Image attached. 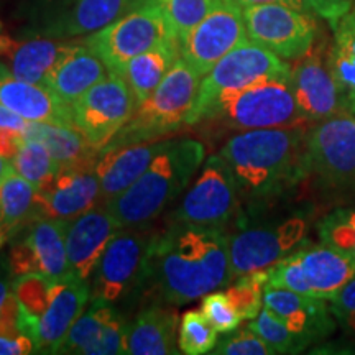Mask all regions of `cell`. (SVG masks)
Returning a JSON list of instances; mask_svg holds the SVG:
<instances>
[{
  "instance_id": "cell-1",
  "label": "cell",
  "mask_w": 355,
  "mask_h": 355,
  "mask_svg": "<svg viewBox=\"0 0 355 355\" xmlns=\"http://www.w3.org/2000/svg\"><path fill=\"white\" fill-rule=\"evenodd\" d=\"M232 278L229 239L219 229L175 222L153 235L146 283L165 303H191Z\"/></svg>"
},
{
  "instance_id": "cell-2",
  "label": "cell",
  "mask_w": 355,
  "mask_h": 355,
  "mask_svg": "<svg viewBox=\"0 0 355 355\" xmlns=\"http://www.w3.org/2000/svg\"><path fill=\"white\" fill-rule=\"evenodd\" d=\"M304 137L298 125L243 130L230 137L219 155L232 168L239 193L255 199L272 198L309 171Z\"/></svg>"
},
{
  "instance_id": "cell-3",
  "label": "cell",
  "mask_w": 355,
  "mask_h": 355,
  "mask_svg": "<svg viewBox=\"0 0 355 355\" xmlns=\"http://www.w3.org/2000/svg\"><path fill=\"white\" fill-rule=\"evenodd\" d=\"M206 157L201 141L193 139L168 140L152 165L130 188L105 204L122 229L153 220L188 188L191 178Z\"/></svg>"
},
{
  "instance_id": "cell-4",
  "label": "cell",
  "mask_w": 355,
  "mask_h": 355,
  "mask_svg": "<svg viewBox=\"0 0 355 355\" xmlns=\"http://www.w3.org/2000/svg\"><path fill=\"white\" fill-rule=\"evenodd\" d=\"M199 86L201 76L180 56L153 94L141 102L104 148L152 141L180 130L183 125H189Z\"/></svg>"
},
{
  "instance_id": "cell-5",
  "label": "cell",
  "mask_w": 355,
  "mask_h": 355,
  "mask_svg": "<svg viewBox=\"0 0 355 355\" xmlns=\"http://www.w3.org/2000/svg\"><path fill=\"white\" fill-rule=\"evenodd\" d=\"M202 121H219L242 132L296 127L304 122L293 96L290 78L265 79L220 97L204 112Z\"/></svg>"
},
{
  "instance_id": "cell-6",
  "label": "cell",
  "mask_w": 355,
  "mask_h": 355,
  "mask_svg": "<svg viewBox=\"0 0 355 355\" xmlns=\"http://www.w3.org/2000/svg\"><path fill=\"white\" fill-rule=\"evenodd\" d=\"M290 74L291 66L283 61V58L250 38L243 40L202 78L189 125L201 122L204 112L220 97L234 94L265 79L290 78Z\"/></svg>"
},
{
  "instance_id": "cell-7",
  "label": "cell",
  "mask_w": 355,
  "mask_h": 355,
  "mask_svg": "<svg viewBox=\"0 0 355 355\" xmlns=\"http://www.w3.org/2000/svg\"><path fill=\"white\" fill-rule=\"evenodd\" d=\"M176 38L157 0L132 8L121 19L92 33L84 44L101 56L109 71H119L132 58Z\"/></svg>"
},
{
  "instance_id": "cell-8",
  "label": "cell",
  "mask_w": 355,
  "mask_h": 355,
  "mask_svg": "<svg viewBox=\"0 0 355 355\" xmlns=\"http://www.w3.org/2000/svg\"><path fill=\"white\" fill-rule=\"evenodd\" d=\"M153 235L144 232L115 235L91 275V301L114 304L146 283Z\"/></svg>"
},
{
  "instance_id": "cell-9",
  "label": "cell",
  "mask_w": 355,
  "mask_h": 355,
  "mask_svg": "<svg viewBox=\"0 0 355 355\" xmlns=\"http://www.w3.org/2000/svg\"><path fill=\"white\" fill-rule=\"evenodd\" d=\"M239 202V184L232 168L220 155H211L171 214L173 222L220 229L232 219Z\"/></svg>"
},
{
  "instance_id": "cell-10",
  "label": "cell",
  "mask_w": 355,
  "mask_h": 355,
  "mask_svg": "<svg viewBox=\"0 0 355 355\" xmlns=\"http://www.w3.org/2000/svg\"><path fill=\"white\" fill-rule=\"evenodd\" d=\"M137 109L130 87L119 73L109 71L73 105V127L86 137L94 148L110 144Z\"/></svg>"
},
{
  "instance_id": "cell-11",
  "label": "cell",
  "mask_w": 355,
  "mask_h": 355,
  "mask_svg": "<svg viewBox=\"0 0 355 355\" xmlns=\"http://www.w3.org/2000/svg\"><path fill=\"white\" fill-rule=\"evenodd\" d=\"M308 170L329 188L355 186V115L344 112L319 122L304 137Z\"/></svg>"
},
{
  "instance_id": "cell-12",
  "label": "cell",
  "mask_w": 355,
  "mask_h": 355,
  "mask_svg": "<svg viewBox=\"0 0 355 355\" xmlns=\"http://www.w3.org/2000/svg\"><path fill=\"white\" fill-rule=\"evenodd\" d=\"M247 37L283 60H300L313 48L318 25L313 13L282 3L243 8Z\"/></svg>"
},
{
  "instance_id": "cell-13",
  "label": "cell",
  "mask_w": 355,
  "mask_h": 355,
  "mask_svg": "<svg viewBox=\"0 0 355 355\" xmlns=\"http://www.w3.org/2000/svg\"><path fill=\"white\" fill-rule=\"evenodd\" d=\"M247 38L243 8L234 0H214L211 12L181 43V58L204 78Z\"/></svg>"
},
{
  "instance_id": "cell-14",
  "label": "cell",
  "mask_w": 355,
  "mask_h": 355,
  "mask_svg": "<svg viewBox=\"0 0 355 355\" xmlns=\"http://www.w3.org/2000/svg\"><path fill=\"white\" fill-rule=\"evenodd\" d=\"M308 232L303 217H290L275 225L243 229L229 239L234 277L266 270L290 255Z\"/></svg>"
},
{
  "instance_id": "cell-15",
  "label": "cell",
  "mask_w": 355,
  "mask_h": 355,
  "mask_svg": "<svg viewBox=\"0 0 355 355\" xmlns=\"http://www.w3.org/2000/svg\"><path fill=\"white\" fill-rule=\"evenodd\" d=\"M290 86L304 122H322L344 114V104L329 64L326 43L301 56L291 68Z\"/></svg>"
},
{
  "instance_id": "cell-16",
  "label": "cell",
  "mask_w": 355,
  "mask_h": 355,
  "mask_svg": "<svg viewBox=\"0 0 355 355\" xmlns=\"http://www.w3.org/2000/svg\"><path fill=\"white\" fill-rule=\"evenodd\" d=\"M91 300V286L78 275H69L58 282L55 296L44 314L26 331L37 352L58 354L73 324L86 309Z\"/></svg>"
},
{
  "instance_id": "cell-17",
  "label": "cell",
  "mask_w": 355,
  "mask_h": 355,
  "mask_svg": "<svg viewBox=\"0 0 355 355\" xmlns=\"http://www.w3.org/2000/svg\"><path fill=\"white\" fill-rule=\"evenodd\" d=\"M125 329L127 324L110 303L92 301L91 308L73 324L58 354H123Z\"/></svg>"
},
{
  "instance_id": "cell-18",
  "label": "cell",
  "mask_w": 355,
  "mask_h": 355,
  "mask_svg": "<svg viewBox=\"0 0 355 355\" xmlns=\"http://www.w3.org/2000/svg\"><path fill=\"white\" fill-rule=\"evenodd\" d=\"M101 198V183L92 170H61L38 188L40 214L71 220L92 209Z\"/></svg>"
},
{
  "instance_id": "cell-19",
  "label": "cell",
  "mask_w": 355,
  "mask_h": 355,
  "mask_svg": "<svg viewBox=\"0 0 355 355\" xmlns=\"http://www.w3.org/2000/svg\"><path fill=\"white\" fill-rule=\"evenodd\" d=\"M263 308L273 313L301 343L309 345L334 329L326 301L298 295L285 288L265 286Z\"/></svg>"
},
{
  "instance_id": "cell-20",
  "label": "cell",
  "mask_w": 355,
  "mask_h": 355,
  "mask_svg": "<svg viewBox=\"0 0 355 355\" xmlns=\"http://www.w3.org/2000/svg\"><path fill=\"white\" fill-rule=\"evenodd\" d=\"M121 230V224L107 207L89 209L71 220L66 230V248L73 273L87 282L109 242Z\"/></svg>"
},
{
  "instance_id": "cell-21",
  "label": "cell",
  "mask_w": 355,
  "mask_h": 355,
  "mask_svg": "<svg viewBox=\"0 0 355 355\" xmlns=\"http://www.w3.org/2000/svg\"><path fill=\"white\" fill-rule=\"evenodd\" d=\"M168 145V140L141 141L115 148H102L94 171L101 183V198L107 204L130 188L152 165L155 157Z\"/></svg>"
},
{
  "instance_id": "cell-22",
  "label": "cell",
  "mask_w": 355,
  "mask_h": 355,
  "mask_svg": "<svg viewBox=\"0 0 355 355\" xmlns=\"http://www.w3.org/2000/svg\"><path fill=\"white\" fill-rule=\"evenodd\" d=\"M76 46L78 44L43 38H35L30 42H12L8 38H0V55L8 60L7 69L15 78L43 87H48L51 74L76 50Z\"/></svg>"
},
{
  "instance_id": "cell-23",
  "label": "cell",
  "mask_w": 355,
  "mask_h": 355,
  "mask_svg": "<svg viewBox=\"0 0 355 355\" xmlns=\"http://www.w3.org/2000/svg\"><path fill=\"white\" fill-rule=\"evenodd\" d=\"M0 104L19 114L26 122L73 125V109L66 107L51 89L15 78L6 64H0Z\"/></svg>"
},
{
  "instance_id": "cell-24",
  "label": "cell",
  "mask_w": 355,
  "mask_h": 355,
  "mask_svg": "<svg viewBox=\"0 0 355 355\" xmlns=\"http://www.w3.org/2000/svg\"><path fill=\"white\" fill-rule=\"evenodd\" d=\"M24 139L40 140L46 146L58 170H92L99 158L97 150L76 127L56 122H28Z\"/></svg>"
},
{
  "instance_id": "cell-25",
  "label": "cell",
  "mask_w": 355,
  "mask_h": 355,
  "mask_svg": "<svg viewBox=\"0 0 355 355\" xmlns=\"http://www.w3.org/2000/svg\"><path fill=\"white\" fill-rule=\"evenodd\" d=\"M304 277L313 298L331 301L350 279L355 278V260L329 245L300 248Z\"/></svg>"
},
{
  "instance_id": "cell-26",
  "label": "cell",
  "mask_w": 355,
  "mask_h": 355,
  "mask_svg": "<svg viewBox=\"0 0 355 355\" xmlns=\"http://www.w3.org/2000/svg\"><path fill=\"white\" fill-rule=\"evenodd\" d=\"M176 332L178 314L175 311L162 308V306L146 308L127 326L123 354H176Z\"/></svg>"
},
{
  "instance_id": "cell-27",
  "label": "cell",
  "mask_w": 355,
  "mask_h": 355,
  "mask_svg": "<svg viewBox=\"0 0 355 355\" xmlns=\"http://www.w3.org/2000/svg\"><path fill=\"white\" fill-rule=\"evenodd\" d=\"M107 74L109 68L101 60V56L86 44H78L76 50L51 74L48 89L55 92V96L66 107L73 109V105L89 89L94 87Z\"/></svg>"
},
{
  "instance_id": "cell-28",
  "label": "cell",
  "mask_w": 355,
  "mask_h": 355,
  "mask_svg": "<svg viewBox=\"0 0 355 355\" xmlns=\"http://www.w3.org/2000/svg\"><path fill=\"white\" fill-rule=\"evenodd\" d=\"M68 224L69 220L55 217H38L32 224L24 242L32 250L38 273L53 279H63L74 275L66 248Z\"/></svg>"
},
{
  "instance_id": "cell-29",
  "label": "cell",
  "mask_w": 355,
  "mask_h": 355,
  "mask_svg": "<svg viewBox=\"0 0 355 355\" xmlns=\"http://www.w3.org/2000/svg\"><path fill=\"white\" fill-rule=\"evenodd\" d=\"M181 56V42L178 38L166 40L152 50L128 60L121 69L115 71L125 79L135 97L137 107L153 94L168 71L173 68L178 58Z\"/></svg>"
},
{
  "instance_id": "cell-30",
  "label": "cell",
  "mask_w": 355,
  "mask_h": 355,
  "mask_svg": "<svg viewBox=\"0 0 355 355\" xmlns=\"http://www.w3.org/2000/svg\"><path fill=\"white\" fill-rule=\"evenodd\" d=\"M332 30L329 64L345 112L355 115V2Z\"/></svg>"
},
{
  "instance_id": "cell-31",
  "label": "cell",
  "mask_w": 355,
  "mask_h": 355,
  "mask_svg": "<svg viewBox=\"0 0 355 355\" xmlns=\"http://www.w3.org/2000/svg\"><path fill=\"white\" fill-rule=\"evenodd\" d=\"M58 282L43 273H28L15 277L12 285V293L19 301V326L21 334L26 336V331L32 324L40 319L51 304L55 296Z\"/></svg>"
},
{
  "instance_id": "cell-32",
  "label": "cell",
  "mask_w": 355,
  "mask_h": 355,
  "mask_svg": "<svg viewBox=\"0 0 355 355\" xmlns=\"http://www.w3.org/2000/svg\"><path fill=\"white\" fill-rule=\"evenodd\" d=\"M38 188L19 173H13L0 184L2 227L13 230L40 214L37 202Z\"/></svg>"
},
{
  "instance_id": "cell-33",
  "label": "cell",
  "mask_w": 355,
  "mask_h": 355,
  "mask_svg": "<svg viewBox=\"0 0 355 355\" xmlns=\"http://www.w3.org/2000/svg\"><path fill=\"white\" fill-rule=\"evenodd\" d=\"M15 173L24 176L26 181L42 188L56 175L58 166L50 152L40 140H24L19 153L12 159Z\"/></svg>"
},
{
  "instance_id": "cell-34",
  "label": "cell",
  "mask_w": 355,
  "mask_h": 355,
  "mask_svg": "<svg viewBox=\"0 0 355 355\" xmlns=\"http://www.w3.org/2000/svg\"><path fill=\"white\" fill-rule=\"evenodd\" d=\"M319 241L355 260V207H340L318 225Z\"/></svg>"
},
{
  "instance_id": "cell-35",
  "label": "cell",
  "mask_w": 355,
  "mask_h": 355,
  "mask_svg": "<svg viewBox=\"0 0 355 355\" xmlns=\"http://www.w3.org/2000/svg\"><path fill=\"white\" fill-rule=\"evenodd\" d=\"M268 283V270L245 273L225 291L242 319H254L263 306V293Z\"/></svg>"
},
{
  "instance_id": "cell-36",
  "label": "cell",
  "mask_w": 355,
  "mask_h": 355,
  "mask_svg": "<svg viewBox=\"0 0 355 355\" xmlns=\"http://www.w3.org/2000/svg\"><path fill=\"white\" fill-rule=\"evenodd\" d=\"M217 334L201 311H186L181 316L178 347L186 355L209 354L217 344Z\"/></svg>"
},
{
  "instance_id": "cell-37",
  "label": "cell",
  "mask_w": 355,
  "mask_h": 355,
  "mask_svg": "<svg viewBox=\"0 0 355 355\" xmlns=\"http://www.w3.org/2000/svg\"><path fill=\"white\" fill-rule=\"evenodd\" d=\"M173 33L183 43L191 30L211 12L214 0H157Z\"/></svg>"
},
{
  "instance_id": "cell-38",
  "label": "cell",
  "mask_w": 355,
  "mask_h": 355,
  "mask_svg": "<svg viewBox=\"0 0 355 355\" xmlns=\"http://www.w3.org/2000/svg\"><path fill=\"white\" fill-rule=\"evenodd\" d=\"M248 327L272 347L275 354H295L304 349V344L268 309H260L257 318L250 319Z\"/></svg>"
},
{
  "instance_id": "cell-39",
  "label": "cell",
  "mask_w": 355,
  "mask_h": 355,
  "mask_svg": "<svg viewBox=\"0 0 355 355\" xmlns=\"http://www.w3.org/2000/svg\"><path fill=\"white\" fill-rule=\"evenodd\" d=\"M201 313L219 334H232L243 321L225 291H212L202 296Z\"/></svg>"
},
{
  "instance_id": "cell-40",
  "label": "cell",
  "mask_w": 355,
  "mask_h": 355,
  "mask_svg": "<svg viewBox=\"0 0 355 355\" xmlns=\"http://www.w3.org/2000/svg\"><path fill=\"white\" fill-rule=\"evenodd\" d=\"M266 270H268V283H266V286L285 288V290L295 291L298 295L313 296L311 295L308 279L304 277L303 266H301L298 252L286 255L285 259L278 260L277 263Z\"/></svg>"
},
{
  "instance_id": "cell-41",
  "label": "cell",
  "mask_w": 355,
  "mask_h": 355,
  "mask_svg": "<svg viewBox=\"0 0 355 355\" xmlns=\"http://www.w3.org/2000/svg\"><path fill=\"white\" fill-rule=\"evenodd\" d=\"M212 354L217 355H270L275 354L272 347L261 337L255 334L250 327L239 331L237 334L225 337L216 347Z\"/></svg>"
},
{
  "instance_id": "cell-42",
  "label": "cell",
  "mask_w": 355,
  "mask_h": 355,
  "mask_svg": "<svg viewBox=\"0 0 355 355\" xmlns=\"http://www.w3.org/2000/svg\"><path fill=\"white\" fill-rule=\"evenodd\" d=\"M329 309L332 316H336L345 327L355 332V278L350 279L331 300Z\"/></svg>"
},
{
  "instance_id": "cell-43",
  "label": "cell",
  "mask_w": 355,
  "mask_h": 355,
  "mask_svg": "<svg viewBox=\"0 0 355 355\" xmlns=\"http://www.w3.org/2000/svg\"><path fill=\"white\" fill-rule=\"evenodd\" d=\"M355 0H304L309 10L327 20L332 28L352 8Z\"/></svg>"
},
{
  "instance_id": "cell-44",
  "label": "cell",
  "mask_w": 355,
  "mask_h": 355,
  "mask_svg": "<svg viewBox=\"0 0 355 355\" xmlns=\"http://www.w3.org/2000/svg\"><path fill=\"white\" fill-rule=\"evenodd\" d=\"M37 350L32 337L0 334V355H26Z\"/></svg>"
},
{
  "instance_id": "cell-45",
  "label": "cell",
  "mask_w": 355,
  "mask_h": 355,
  "mask_svg": "<svg viewBox=\"0 0 355 355\" xmlns=\"http://www.w3.org/2000/svg\"><path fill=\"white\" fill-rule=\"evenodd\" d=\"M24 140V132L0 127V155L8 159H13L15 155L19 153Z\"/></svg>"
},
{
  "instance_id": "cell-46",
  "label": "cell",
  "mask_w": 355,
  "mask_h": 355,
  "mask_svg": "<svg viewBox=\"0 0 355 355\" xmlns=\"http://www.w3.org/2000/svg\"><path fill=\"white\" fill-rule=\"evenodd\" d=\"M26 125H28V122L24 117H20L19 114H15L3 104H0V127L24 132Z\"/></svg>"
},
{
  "instance_id": "cell-47",
  "label": "cell",
  "mask_w": 355,
  "mask_h": 355,
  "mask_svg": "<svg viewBox=\"0 0 355 355\" xmlns=\"http://www.w3.org/2000/svg\"><path fill=\"white\" fill-rule=\"evenodd\" d=\"M234 2H237L242 8L252 6H263V3H282V6L296 8V10L313 13L309 10V7L304 3V0H234Z\"/></svg>"
},
{
  "instance_id": "cell-48",
  "label": "cell",
  "mask_w": 355,
  "mask_h": 355,
  "mask_svg": "<svg viewBox=\"0 0 355 355\" xmlns=\"http://www.w3.org/2000/svg\"><path fill=\"white\" fill-rule=\"evenodd\" d=\"M15 173V168H13V162L6 157L0 155V184L7 180L8 176Z\"/></svg>"
},
{
  "instance_id": "cell-49",
  "label": "cell",
  "mask_w": 355,
  "mask_h": 355,
  "mask_svg": "<svg viewBox=\"0 0 355 355\" xmlns=\"http://www.w3.org/2000/svg\"><path fill=\"white\" fill-rule=\"evenodd\" d=\"M8 295H10V282H8L6 275L0 273V311H2V306L6 303Z\"/></svg>"
},
{
  "instance_id": "cell-50",
  "label": "cell",
  "mask_w": 355,
  "mask_h": 355,
  "mask_svg": "<svg viewBox=\"0 0 355 355\" xmlns=\"http://www.w3.org/2000/svg\"><path fill=\"white\" fill-rule=\"evenodd\" d=\"M8 234H10V230L6 229V227H0V250H2V247L6 245Z\"/></svg>"
},
{
  "instance_id": "cell-51",
  "label": "cell",
  "mask_w": 355,
  "mask_h": 355,
  "mask_svg": "<svg viewBox=\"0 0 355 355\" xmlns=\"http://www.w3.org/2000/svg\"><path fill=\"white\" fill-rule=\"evenodd\" d=\"M0 225H2V206H0Z\"/></svg>"
},
{
  "instance_id": "cell-52",
  "label": "cell",
  "mask_w": 355,
  "mask_h": 355,
  "mask_svg": "<svg viewBox=\"0 0 355 355\" xmlns=\"http://www.w3.org/2000/svg\"><path fill=\"white\" fill-rule=\"evenodd\" d=\"M0 227H2V225H0Z\"/></svg>"
}]
</instances>
